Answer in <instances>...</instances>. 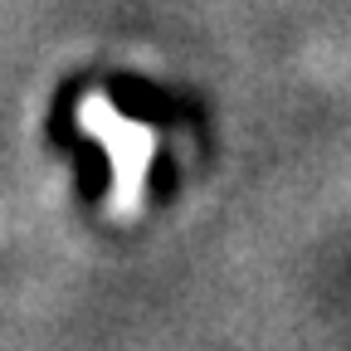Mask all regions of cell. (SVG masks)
<instances>
[{
	"mask_svg": "<svg viewBox=\"0 0 351 351\" xmlns=\"http://www.w3.org/2000/svg\"><path fill=\"white\" fill-rule=\"evenodd\" d=\"M78 127L93 132V137L108 147V161H112V200H108V215H137L142 205V186H147V171H152V152H156V132L122 117L108 98H83L78 103Z\"/></svg>",
	"mask_w": 351,
	"mask_h": 351,
	"instance_id": "cell-1",
	"label": "cell"
}]
</instances>
